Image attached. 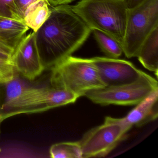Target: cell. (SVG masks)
Masks as SVG:
<instances>
[{"mask_svg": "<svg viewBox=\"0 0 158 158\" xmlns=\"http://www.w3.org/2000/svg\"><path fill=\"white\" fill-rule=\"evenodd\" d=\"M91 32L73 11L72 6L60 5L51 9L47 21L35 32L45 69L72 56L85 42Z\"/></svg>", "mask_w": 158, "mask_h": 158, "instance_id": "1", "label": "cell"}, {"mask_svg": "<svg viewBox=\"0 0 158 158\" xmlns=\"http://www.w3.org/2000/svg\"><path fill=\"white\" fill-rule=\"evenodd\" d=\"M72 7L91 30L110 35L122 47L128 10L125 0H80Z\"/></svg>", "mask_w": 158, "mask_h": 158, "instance_id": "2", "label": "cell"}, {"mask_svg": "<svg viewBox=\"0 0 158 158\" xmlns=\"http://www.w3.org/2000/svg\"><path fill=\"white\" fill-rule=\"evenodd\" d=\"M50 69L51 85L65 89L78 98L89 91L106 87L90 59L71 56Z\"/></svg>", "mask_w": 158, "mask_h": 158, "instance_id": "3", "label": "cell"}, {"mask_svg": "<svg viewBox=\"0 0 158 158\" xmlns=\"http://www.w3.org/2000/svg\"><path fill=\"white\" fill-rule=\"evenodd\" d=\"M77 96L67 89L52 86L26 87L15 100L2 105L0 109L2 119L4 121L22 114L37 113L74 103Z\"/></svg>", "mask_w": 158, "mask_h": 158, "instance_id": "4", "label": "cell"}, {"mask_svg": "<svg viewBox=\"0 0 158 158\" xmlns=\"http://www.w3.org/2000/svg\"><path fill=\"white\" fill-rule=\"evenodd\" d=\"M157 27L158 0H146L135 8L128 9L122 44L126 57H136L142 43Z\"/></svg>", "mask_w": 158, "mask_h": 158, "instance_id": "5", "label": "cell"}, {"mask_svg": "<svg viewBox=\"0 0 158 158\" xmlns=\"http://www.w3.org/2000/svg\"><path fill=\"white\" fill-rule=\"evenodd\" d=\"M131 128L123 118L105 117L102 124L89 130L79 141L82 158L105 157L125 139Z\"/></svg>", "mask_w": 158, "mask_h": 158, "instance_id": "6", "label": "cell"}, {"mask_svg": "<svg viewBox=\"0 0 158 158\" xmlns=\"http://www.w3.org/2000/svg\"><path fill=\"white\" fill-rule=\"evenodd\" d=\"M156 89H158L157 80L145 73L135 82L92 90L85 96L100 105L131 106L136 105Z\"/></svg>", "mask_w": 158, "mask_h": 158, "instance_id": "7", "label": "cell"}, {"mask_svg": "<svg viewBox=\"0 0 158 158\" xmlns=\"http://www.w3.org/2000/svg\"><path fill=\"white\" fill-rule=\"evenodd\" d=\"M90 59L106 87L132 83L138 80L145 73L132 63L118 58L97 57Z\"/></svg>", "mask_w": 158, "mask_h": 158, "instance_id": "8", "label": "cell"}, {"mask_svg": "<svg viewBox=\"0 0 158 158\" xmlns=\"http://www.w3.org/2000/svg\"><path fill=\"white\" fill-rule=\"evenodd\" d=\"M10 60L16 73L25 79L33 81L42 73L45 68L37 47L35 32L21 40Z\"/></svg>", "mask_w": 158, "mask_h": 158, "instance_id": "9", "label": "cell"}, {"mask_svg": "<svg viewBox=\"0 0 158 158\" xmlns=\"http://www.w3.org/2000/svg\"><path fill=\"white\" fill-rule=\"evenodd\" d=\"M158 116V89L150 93L123 117L129 126H142L155 121Z\"/></svg>", "mask_w": 158, "mask_h": 158, "instance_id": "10", "label": "cell"}, {"mask_svg": "<svg viewBox=\"0 0 158 158\" xmlns=\"http://www.w3.org/2000/svg\"><path fill=\"white\" fill-rule=\"evenodd\" d=\"M28 29L23 21L0 17V44L14 52Z\"/></svg>", "mask_w": 158, "mask_h": 158, "instance_id": "11", "label": "cell"}, {"mask_svg": "<svg viewBox=\"0 0 158 158\" xmlns=\"http://www.w3.org/2000/svg\"><path fill=\"white\" fill-rule=\"evenodd\" d=\"M136 57L143 66L158 77V27H155L140 46Z\"/></svg>", "mask_w": 158, "mask_h": 158, "instance_id": "12", "label": "cell"}, {"mask_svg": "<svg viewBox=\"0 0 158 158\" xmlns=\"http://www.w3.org/2000/svg\"><path fill=\"white\" fill-rule=\"evenodd\" d=\"M50 6L48 0H38L26 10L24 23L33 32H37L48 18L51 11Z\"/></svg>", "mask_w": 158, "mask_h": 158, "instance_id": "13", "label": "cell"}, {"mask_svg": "<svg viewBox=\"0 0 158 158\" xmlns=\"http://www.w3.org/2000/svg\"><path fill=\"white\" fill-rule=\"evenodd\" d=\"M92 32L100 48L107 57L117 59L123 53L121 44L110 35L99 30H93Z\"/></svg>", "mask_w": 158, "mask_h": 158, "instance_id": "14", "label": "cell"}, {"mask_svg": "<svg viewBox=\"0 0 158 158\" xmlns=\"http://www.w3.org/2000/svg\"><path fill=\"white\" fill-rule=\"evenodd\" d=\"M50 155L53 158H82V152L79 141L63 142L51 147Z\"/></svg>", "mask_w": 158, "mask_h": 158, "instance_id": "15", "label": "cell"}, {"mask_svg": "<svg viewBox=\"0 0 158 158\" xmlns=\"http://www.w3.org/2000/svg\"><path fill=\"white\" fill-rule=\"evenodd\" d=\"M37 1L38 0H14L10 7L13 19L23 22L26 10Z\"/></svg>", "mask_w": 158, "mask_h": 158, "instance_id": "16", "label": "cell"}, {"mask_svg": "<svg viewBox=\"0 0 158 158\" xmlns=\"http://www.w3.org/2000/svg\"><path fill=\"white\" fill-rule=\"evenodd\" d=\"M16 72L11 60L0 59V85L12 80Z\"/></svg>", "mask_w": 158, "mask_h": 158, "instance_id": "17", "label": "cell"}, {"mask_svg": "<svg viewBox=\"0 0 158 158\" xmlns=\"http://www.w3.org/2000/svg\"><path fill=\"white\" fill-rule=\"evenodd\" d=\"M13 1L14 0H0V17L13 19L10 10Z\"/></svg>", "mask_w": 158, "mask_h": 158, "instance_id": "18", "label": "cell"}, {"mask_svg": "<svg viewBox=\"0 0 158 158\" xmlns=\"http://www.w3.org/2000/svg\"><path fill=\"white\" fill-rule=\"evenodd\" d=\"M74 0H48L50 5L53 7L60 6V5H68Z\"/></svg>", "mask_w": 158, "mask_h": 158, "instance_id": "19", "label": "cell"}, {"mask_svg": "<svg viewBox=\"0 0 158 158\" xmlns=\"http://www.w3.org/2000/svg\"><path fill=\"white\" fill-rule=\"evenodd\" d=\"M128 9H133L144 2L146 0H125Z\"/></svg>", "mask_w": 158, "mask_h": 158, "instance_id": "20", "label": "cell"}, {"mask_svg": "<svg viewBox=\"0 0 158 158\" xmlns=\"http://www.w3.org/2000/svg\"><path fill=\"white\" fill-rule=\"evenodd\" d=\"M0 51H2L5 52H7V53H10L11 55H12L14 52L10 49L6 48L5 46L0 44Z\"/></svg>", "mask_w": 158, "mask_h": 158, "instance_id": "21", "label": "cell"}, {"mask_svg": "<svg viewBox=\"0 0 158 158\" xmlns=\"http://www.w3.org/2000/svg\"><path fill=\"white\" fill-rule=\"evenodd\" d=\"M2 122H3V121L2 119L1 115V113H0V127H1V124Z\"/></svg>", "mask_w": 158, "mask_h": 158, "instance_id": "22", "label": "cell"}, {"mask_svg": "<svg viewBox=\"0 0 158 158\" xmlns=\"http://www.w3.org/2000/svg\"><path fill=\"white\" fill-rule=\"evenodd\" d=\"M1 151V150L0 149V152Z\"/></svg>", "mask_w": 158, "mask_h": 158, "instance_id": "23", "label": "cell"}]
</instances>
